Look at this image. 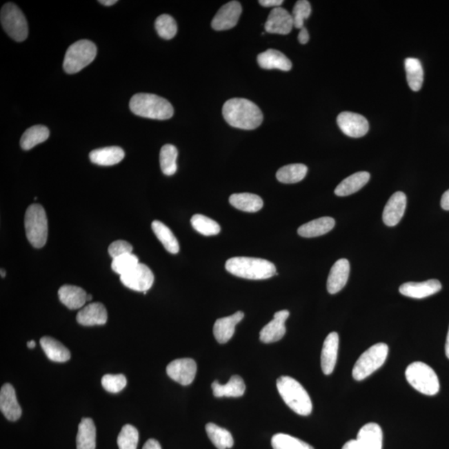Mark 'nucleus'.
Wrapping results in <instances>:
<instances>
[{"label":"nucleus","mask_w":449,"mask_h":449,"mask_svg":"<svg viewBox=\"0 0 449 449\" xmlns=\"http://www.w3.org/2000/svg\"><path fill=\"white\" fill-rule=\"evenodd\" d=\"M222 114L230 126L253 130L261 126L263 113L256 103L246 99H232L226 102Z\"/></svg>","instance_id":"obj_1"},{"label":"nucleus","mask_w":449,"mask_h":449,"mask_svg":"<svg viewBox=\"0 0 449 449\" xmlns=\"http://www.w3.org/2000/svg\"><path fill=\"white\" fill-rule=\"evenodd\" d=\"M225 266L229 273L248 280H266L277 275L273 263L261 258L232 257L226 261Z\"/></svg>","instance_id":"obj_2"},{"label":"nucleus","mask_w":449,"mask_h":449,"mask_svg":"<svg viewBox=\"0 0 449 449\" xmlns=\"http://www.w3.org/2000/svg\"><path fill=\"white\" fill-rule=\"evenodd\" d=\"M277 390L284 402L297 415L308 416L313 410L312 402L305 388L290 376L277 379Z\"/></svg>","instance_id":"obj_3"},{"label":"nucleus","mask_w":449,"mask_h":449,"mask_svg":"<svg viewBox=\"0 0 449 449\" xmlns=\"http://www.w3.org/2000/svg\"><path fill=\"white\" fill-rule=\"evenodd\" d=\"M135 115L156 120H167L174 114L172 105L167 99L151 94H137L129 103Z\"/></svg>","instance_id":"obj_4"},{"label":"nucleus","mask_w":449,"mask_h":449,"mask_svg":"<svg viewBox=\"0 0 449 449\" xmlns=\"http://www.w3.org/2000/svg\"><path fill=\"white\" fill-rule=\"evenodd\" d=\"M26 236L28 241L35 248H42L48 240V218L41 205L28 206L24 217Z\"/></svg>","instance_id":"obj_5"},{"label":"nucleus","mask_w":449,"mask_h":449,"mask_svg":"<svg viewBox=\"0 0 449 449\" xmlns=\"http://www.w3.org/2000/svg\"><path fill=\"white\" fill-rule=\"evenodd\" d=\"M407 381L419 393L434 396L439 393L440 384L438 375L430 366L423 362H415L406 371Z\"/></svg>","instance_id":"obj_6"},{"label":"nucleus","mask_w":449,"mask_h":449,"mask_svg":"<svg viewBox=\"0 0 449 449\" xmlns=\"http://www.w3.org/2000/svg\"><path fill=\"white\" fill-rule=\"evenodd\" d=\"M96 55L97 47L94 43L86 39L79 40L68 48L63 70L68 74H76L94 61Z\"/></svg>","instance_id":"obj_7"},{"label":"nucleus","mask_w":449,"mask_h":449,"mask_svg":"<svg viewBox=\"0 0 449 449\" xmlns=\"http://www.w3.org/2000/svg\"><path fill=\"white\" fill-rule=\"evenodd\" d=\"M388 347L386 343H379L363 352L355 363L352 375L357 381L366 379L382 367L386 361Z\"/></svg>","instance_id":"obj_8"},{"label":"nucleus","mask_w":449,"mask_h":449,"mask_svg":"<svg viewBox=\"0 0 449 449\" xmlns=\"http://www.w3.org/2000/svg\"><path fill=\"white\" fill-rule=\"evenodd\" d=\"M3 30L10 38L17 42H23L28 37V28L26 17L18 6L13 3L3 6L0 13Z\"/></svg>","instance_id":"obj_9"},{"label":"nucleus","mask_w":449,"mask_h":449,"mask_svg":"<svg viewBox=\"0 0 449 449\" xmlns=\"http://www.w3.org/2000/svg\"><path fill=\"white\" fill-rule=\"evenodd\" d=\"M120 280L128 288L146 295L154 282V275L148 266L139 263L134 269L121 276Z\"/></svg>","instance_id":"obj_10"},{"label":"nucleus","mask_w":449,"mask_h":449,"mask_svg":"<svg viewBox=\"0 0 449 449\" xmlns=\"http://www.w3.org/2000/svg\"><path fill=\"white\" fill-rule=\"evenodd\" d=\"M337 123L346 135L355 139L365 136L370 128L365 117L351 112H341L337 117Z\"/></svg>","instance_id":"obj_11"},{"label":"nucleus","mask_w":449,"mask_h":449,"mask_svg":"<svg viewBox=\"0 0 449 449\" xmlns=\"http://www.w3.org/2000/svg\"><path fill=\"white\" fill-rule=\"evenodd\" d=\"M197 366L192 359H178L170 363L167 367V374L174 381L187 386L193 382L196 377Z\"/></svg>","instance_id":"obj_12"},{"label":"nucleus","mask_w":449,"mask_h":449,"mask_svg":"<svg viewBox=\"0 0 449 449\" xmlns=\"http://www.w3.org/2000/svg\"><path fill=\"white\" fill-rule=\"evenodd\" d=\"M242 7L238 1H230L222 6L212 21L217 31L228 30L237 26L241 17Z\"/></svg>","instance_id":"obj_13"},{"label":"nucleus","mask_w":449,"mask_h":449,"mask_svg":"<svg viewBox=\"0 0 449 449\" xmlns=\"http://www.w3.org/2000/svg\"><path fill=\"white\" fill-rule=\"evenodd\" d=\"M294 27L292 15L281 7L275 8L265 23L267 33L288 34Z\"/></svg>","instance_id":"obj_14"},{"label":"nucleus","mask_w":449,"mask_h":449,"mask_svg":"<svg viewBox=\"0 0 449 449\" xmlns=\"http://www.w3.org/2000/svg\"><path fill=\"white\" fill-rule=\"evenodd\" d=\"M290 317L288 310L278 311L272 321L267 323L260 332L261 341L265 343H275L284 337L286 332V321Z\"/></svg>","instance_id":"obj_15"},{"label":"nucleus","mask_w":449,"mask_h":449,"mask_svg":"<svg viewBox=\"0 0 449 449\" xmlns=\"http://www.w3.org/2000/svg\"><path fill=\"white\" fill-rule=\"evenodd\" d=\"M407 197L402 192H397L391 196L383 209V221L388 226H395L401 221L406 212Z\"/></svg>","instance_id":"obj_16"},{"label":"nucleus","mask_w":449,"mask_h":449,"mask_svg":"<svg viewBox=\"0 0 449 449\" xmlns=\"http://www.w3.org/2000/svg\"><path fill=\"white\" fill-rule=\"evenodd\" d=\"M442 289L438 280H428L423 282H407L399 287V292L404 297L414 299H423L437 294Z\"/></svg>","instance_id":"obj_17"},{"label":"nucleus","mask_w":449,"mask_h":449,"mask_svg":"<svg viewBox=\"0 0 449 449\" xmlns=\"http://www.w3.org/2000/svg\"><path fill=\"white\" fill-rule=\"evenodd\" d=\"M0 410L10 421H16L22 415L14 388L10 383L3 384L0 390Z\"/></svg>","instance_id":"obj_18"},{"label":"nucleus","mask_w":449,"mask_h":449,"mask_svg":"<svg viewBox=\"0 0 449 449\" xmlns=\"http://www.w3.org/2000/svg\"><path fill=\"white\" fill-rule=\"evenodd\" d=\"M350 272V265L346 259L335 263L327 280V290L330 294H337L347 284Z\"/></svg>","instance_id":"obj_19"},{"label":"nucleus","mask_w":449,"mask_h":449,"mask_svg":"<svg viewBox=\"0 0 449 449\" xmlns=\"http://www.w3.org/2000/svg\"><path fill=\"white\" fill-rule=\"evenodd\" d=\"M339 339L337 332L328 335L323 343L321 352V368L323 373L330 375L333 373L338 358Z\"/></svg>","instance_id":"obj_20"},{"label":"nucleus","mask_w":449,"mask_h":449,"mask_svg":"<svg viewBox=\"0 0 449 449\" xmlns=\"http://www.w3.org/2000/svg\"><path fill=\"white\" fill-rule=\"evenodd\" d=\"M76 319L84 326H103L108 321V312L102 303H91L79 310Z\"/></svg>","instance_id":"obj_21"},{"label":"nucleus","mask_w":449,"mask_h":449,"mask_svg":"<svg viewBox=\"0 0 449 449\" xmlns=\"http://www.w3.org/2000/svg\"><path fill=\"white\" fill-rule=\"evenodd\" d=\"M245 315L238 311L230 317L218 319L213 327V334L217 341L220 343H228L233 337L237 323L243 319Z\"/></svg>","instance_id":"obj_22"},{"label":"nucleus","mask_w":449,"mask_h":449,"mask_svg":"<svg viewBox=\"0 0 449 449\" xmlns=\"http://www.w3.org/2000/svg\"><path fill=\"white\" fill-rule=\"evenodd\" d=\"M259 66L263 70H278L290 71L292 68V63L281 52L276 50H268L257 56Z\"/></svg>","instance_id":"obj_23"},{"label":"nucleus","mask_w":449,"mask_h":449,"mask_svg":"<svg viewBox=\"0 0 449 449\" xmlns=\"http://www.w3.org/2000/svg\"><path fill=\"white\" fill-rule=\"evenodd\" d=\"M356 440L362 449H382V428L377 423H367L359 431Z\"/></svg>","instance_id":"obj_24"},{"label":"nucleus","mask_w":449,"mask_h":449,"mask_svg":"<svg viewBox=\"0 0 449 449\" xmlns=\"http://www.w3.org/2000/svg\"><path fill=\"white\" fill-rule=\"evenodd\" d=\"M213 395L217 398L233 397L239 398L243 396L246 391L244 380L239 375H233L228 383L221 384L216 380L212 383Z\"/></svg>","instance_id":"obj_25"},{"label":"nucleus","mask_w":449,"mask_h":449,"mask_svg":"<svg viewBox=\"0 0 449 449\" xmlns=\"http://www.w3.org/2000/svg\"><path fill=\"white\" fill-rule=\"evenodd\" d=\"M60 301L70 310L83 308L86 304L88 294L81 287L66 285L59 290Z\"/></svg>","instance_id":"obj_26"},{"label":"nucleus","mask_w":449,"mask_h":449,"mask_svg":"<svg viewBox=\"0 0 449 449\" xmlns=\"http://www.w3.org/2000/svg\"><path fill=\"white\" fill-rule=\"evenodd\" d=\"M370 174L367 172H359L346 178L335 190V195L347 197L357 192L369 183Z\"/></svg>","instance_id":"obj_27"},{"label":"nucleus","mask_w":449,"mask_h":449,"mask_svg":"<svg viewBox=\"0 0 449 449\" xmlns=\"http://www.w3.org/2000/svg\"><path fill=\"white\" fill-rule=\"evenodd\" d=\"M335 221L332 217H325L307 222L298 229L299 236L312 238L323 236L335 228Z\"/></svg>","instance_id":"obj_28"},{"label":"nucleus","mask_w":449,"mask_h":449,"mask_svg":"<svg viewBox=\"0 0 449 449\" xmlns=\"http://www.w3.org/2000/svg\"><path fill=\"white\" fill-rule=\"evenodd\" d=\"M125 157L123 150L119 147H108L94 150L89 154L92 163L99 166H113L122 161Z\"/></svg>","instance_id":"obj_29"},{"label":"nucleus","mask_w":449,"mask_h":449,"mask_svg":"<svg viewBox=\"0 0 449 449\" xmlns=\"http://www.w3.org/2000/svg\"><path fill=\"white\" fill-rule=\"evenodd\" d=\"M40 346L47 357L52 361L63 363L70 361L71 358L70 351L54 338L43 337L40 339Z\"/></svg>","instance_id":"obj_30"},{"label":"nucleus","mask_w":449,"mask_h":449,"mask_svg":"<svg viewBox=\"0 0 449 449\" xmlns=\"http://www.w3.org/2000/svg\"><path fill=\"white\" fill-rule=\"evenodd\" d=\"M229 201L235 208L246 212H257L264 205L261 198L252 193L233 194L230 197Z\"/></svg>","instance_id":"obj_31"},{"label":"nucleus","mask_w":449,"mask_h":449,"mask_svg":"<svg viewBox=\"0 0 449 449\" xmlns=\"http://www.w3.org/2000/svg\"><path fill=\"white\" fill-rule=\"evenodd\" d=\"M96 435V427L92 419H82L76 438L77 449H95Z\"/></svg>","instance_id":"obj_32"},{"label":"nucleus","mask_w":449,"mask_h":449,"mask_svg":"<svg viewBox=\"0 0 449 449\" xmlns=\"http://www.w3.org/2000/svg\"><path fill=\"white\" fill-rule=\"evenodd\" d=\"M152 229L168 252L172 254L179 252L180 248L177 239L167 226L159 221H154L152 223Z\"/></svg>","instance_id":"obj_33"},{"label":"nucleus","mask_w":449,"mask_h":449,"mask_svg":"<svg viewBox=\"0 0 449 449\" xmlns=\"http://www.w3.org/2000/svg\"><path fill=\"white\" fill-rule=\"evenodd\" d=\"M206 431L210 440L217 448L228 449L233 447V437L226 428L217 426L215 423H209L206 426Z\"/></svg>","instance_id":"obj_34"},{"label":"nucleus","mask_w":449,"mask_h":449,"mask_svg":"<svg viewBox=\"0 0 449 449\" xmlns=\"http://www.w3.org/2000/svg\"><path fill=\"white\" fill-rule=\"evenodd\" d=\"M307 172L308 168L304 164H290L278 170L277 178L282 183H297L304 179Z\"/></svg>","instance_id":"obj_35"},{"label":"nucleus","mask_w":449,"mask_h":449,"mask_svg":"<svg viewBox=\"0 0 449 449\" xmlns=\"http://www.w3.org/2000/svg\"><path fill=\"white\" fill-rule=\"evenodd\" d=\"M50 137V130L43 125H36V126L28 128L23 133L20 146L23 150H30L40 143L46 141Z\"/></svg>","instance_id":"obj_36"},{"label":"nucleus","mask_w":449,"mask_h":449,"mask_svg":"<svg viewBox=\"0 0 449 449\" xmlns=\"http://www.w3.org/2000/svg\"><path fill=\"white\" fill-rule=\"evenodd\" d=\"M404 66H406L408 86L412 91H419L423 83V70L421 62L415 58H408L406 60Z\"/></svg>","instance_id":"obj_37"},{"label":"nucleus","mask_w":449,"mask_h":449,"mask_svg":"<svg viewBox=\"0 0 449 449\" xmlns=\"http://www.w3.org/2000/svg\"><path fill=\"white\" fill-rule=\"evenodd\" d=\"M177 156L178 151L175 146L166 144L161 148L160 152V166L161 172L166 176H172L177 172Z\"/></svg>","instance_id":"obj_38"},{"label":"nucleus","mask_w":449,"mask_h":449,"mask_svg":"<svg viewBox=\"0 0 449 449\" xmlns=\"http://www.w3.org/2000/svg\"><path fill=\"white\" fill-rule=\"evenodd\" d=\"M192 228L197 232L203 235L206 237L216 236L221 232V226L217 221H213L211 218L197 214L191 219Z\"/></svg>","instance_id":"obj_39"},{"label":"nucleus","mask_w":449,"mask_h":449,"mask_svg":"<svg viewBox=\"0 0 449 449\" xmlns=\"http://www.w3.org/2000/svg\"><path fill=\"white\" fill-rule=\"evenodd\" d=\"M272 445L273 449H315L304 441L285 434L274 435Z\"/></svg>","instance_id":"obj_40"},{"label":"nucleus","mask_w":449,"mask_h":449,"mask_svg":"<svg viewBox=\"0 0 449 449\" xmlns=\"http://www.w3.org/2000/svg\"><path fill=\"white\" fill-rule=\"evenodd\" d=\"M155 28L160 37L166 40L173 39L177 33L176 20L168 14H163L157 17Z\"/></svg>","instance_id":"obj_41"},{"label":"nucleus","mask_w":449,"mask_h":449,"mask_svg":"<svg viewBox=\"0 0 449 449\" xmlns=\"http://www.w3.org/2000/svg\"><path fill=\"white\" fill-rule=\"evenodd\" d=\"M139 435L135 427L126 424L117 437V445L119 449H137L139 444Z\"/></svg>","instance_id":"obj_42"},{"label":"nucleus","mask_w":449,"mask_h":449,"mask_svg":"<svg viewBox=\"0 0 449 449\" xmlns=\"http://www.w3.org/2000/svg\"><path fill=\"white\" fill-rule=\"evenodd\" d=\"M139 264V258L132 253H128L112 259V269L113 272L123 276L134 269Z\"/></svg>","instance_id":"obj_43"},{"label":"nucleus","mask_w":449,"mask_h":449,"mask_svg":"<svg viewBox=\"0 0 449 449\" xmlns=\"http://www.w3.org/2000/svg\"><path fill=\"white\" fill-rule=\"evenodd\" d=\"M311 14V6L307 0H299L295 3L292 11L294 27L301 30L304 26L305 20L308 19Z\"/></svg>","instance_id":"obj_44"},{"label":"nucleus","mask_w":449,"mask_h":449,"mask_svg":"<svg viewBox=\"0 0 449 449\" xmlns=\"http://www.w3.org/2000/svg\"><path fill=\"white\" fill-rule=\"evenodd\" d=\"M102 386L110 393H119L126 387L127 379L123 375H106L102 379Z\"/></svg>","instance_id":"obj_45"},{"label":"nucleus","mask_w":449,"mask_h":449,"mask_svg":"<svg viewBox=\"0 0 449 449\" xmlns=\"http://www.w3.org/2000/svg\"><path fill=\"white\" fill-rule=\"evenodd\" d=\"M132 245L129 242L123 240L112 242L108 248V253L112 259L123 256L125 254L132 253Z\"/></svg>","instance_id":"obj_46"},{"label":"nucleus","mask_w":449,"mask_h":449,"mask_svg":"<svg viewBox=\"0 0 449 449\" xmlns=\"http://www.w3.org/2000/svg\"><path fill=\"white\" fill-rule=\"evenodd\" d=\"M261 6L264 7H280L283 1L282 0H260L259 1Z\"/></svg>","instance_id":"obj_47"},{"label":"nucleus","mask_w":449,"mask_h":449,"mask_svg":"<svg viewBox=\"0 0 449 449\" xmlns=\"http://www.w3.org/2000/svg\"><path fill=\"white\" fill-rule=\"evenodd\" d=\"M298 39H299V42L301 43V44H306L308 43L310 39V35L308 31H307L305 27H303L301 31H299V34L298 35Z\"/></svg>","instance_id":"obj_48"},{"label":"nucleus","mask_w":449,"mask_h":449,"mask_svg":"<svg viewBox=\"0 0 449 449\" xmlns=\"http://www.w3.org/2000/svg\"><path fill=\"white\" fill-rule=\"evenodd\" d=\"M143 449H161L159 441L151 439L146 442Z\"/></svg>","instance_id":"obj_49"},{"label":"nucleus","mask_w":449,"mask_h":449,"mask_svg":"<svg viewBox=\"0 0 449 449\" xmlns=\"http://www.w3.org/2000/svg\"><path fill=\"white\" fill-rule=\"evenodd\" d=\"M441 206L445 211H449V189L443 193L441 199Z\"/></svg>","instance_id":"obj_50"},{"label":"nucleus","mask_w":449,"mask_h":449,"mask_svg":"<svg viewBox=\"0 0 449 449\" xmlns=\"http://www.w3.org/2000/svg\"><path fill=\"white\" fill-rule=\"evenodd\" d=\"M342 449H362L361 446H359V443L357 442V440H350L349 442H347L345 445H343Z\"/></svg>","instance_id":"obj_51"},{"label":"nucleus","mask_w":449,"mask_h":449,"mask_svg":"<svg viewBox=\"0 0 449 449\" xmlns=\"http://www.w3.org/2000/svg\"><path fill=\"white\" fill-rule=\"evenodd\" d=\"M99 3H102L105 6H111L115 5L117 1V0H102V1H99Z\"/></svg>","instance_id":"obj_52"},{"label":"nucleus","mask_w":449,"mask_h":449,"mask_svg":"<svg viewBox=\"0 0 449 449\" xmlns=\"http://www.w3.org/2000/svg\"><path fill=\"white\" fill-rule=\"evenodd\" d=\"M445 353H446L447 357L449 359V328H448V332L447 335L446 343H445Z\"/></svg>","instance_id":"obj_53"},{"label":"nucleus","mask_w":449,"mask_h":449,"mask_svg":"<svg viewBox=\"0 0 449 449\" xmlns=\"http://www.w3.org/2000/svg\"><path fill=\"white\" fill-rule=\"evenodd\" d=\"M27 345L30 349H34V348L36 346V343L34 341H30L28 342Z\"/></svg>","instance_id":"obj_54"},{"label":"nucleus","mask_w":449,"mask_h":449,"mask_svg":"<svg viewBox=\"0 0 449 449\" xmlns=\"http://www.w3.org/2000/svg\"><path fill=\"white\" fill-rule=\"evenodd\" d=\"M1 272V277L5 278L6 276V270L2 269L1 272Z\"/></svg>","instance_id":"obj_55"},{"label":"nucleus","mask_w":449,"mask_h":449,"mask_svg":"<svg viewBox=\"0 0 449 449\" xmlns=\"http://www.w3.org/2000/svg\"><path fill=\"white\" fill-rule=\"evenodd\" d=\"M92 295H88V297H87V301H92Z\"/></svg>","instance_id":"obj_56"}]
</instances>
